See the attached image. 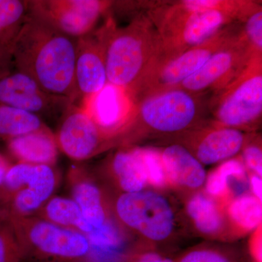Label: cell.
Returning a JSON list of instances; mask_svg holds the SVG:
<instances>
[{"label":"cell","instance_id":"14","mask_svg":"<svg viewBox=\"0 0 262 262\" xmlns=\"http://www.w3.org/2000/svg\"><path fill=\"white\" fill-rule=\"evenodd\" d=\"M248 134L210 121L174 137L177 138V144L185 147L205 166L235 158L242 151Z\"/></svg>","mask_w":262,"mask_h":262},{"label":"cell","instance_id":"27","mask_svg":"<svg viewBox=\"0 0 262 262\" xmlns=\"http://www.w3.org/2000/svg\"><path fill=\"white\" fill-rule=\"evenodd\" d=\"M148 186L160 192L168 189L166 174L160 148L140 147Z\"/></svg>","mask_w":262,"mask_h":262},{"label":"cell","instance_id":"7","mask_svg":"<svg viewBox=\"0 0 262 262\" xmlns=\"http://www.w3.org/2000/svg\"><path fill=\"white\" fill-rule=\"evenodd\" d=\"M114 219L125 231L155 248L168 241L175 229V214L167 198L158 191L117 194L113 198Z\"/></svg>","mask_w":262,"mask_h":262},{"label":"cell","instance_id":"24","mask_svg":"<svg viewBox=\"0 0 262 262\" xmlns=\"http://www.w3.org/2000/svg\"><path fill=\"white\" fill-rule=\"evenodd\" d=\"M34 216L58 227L80 232L88 237L95 231L84 218L77 203L71 198L53 195Z\"/></svg>","mask_w":262,"mask_h":262},{"label":"cell","instance_id":"12","mask_svg":"<svg viewBox=\"0 0 262 262\" xmlns=\"http://www.w3.org/2000/svg\"><path fill=\"white\" fill-rule=\"evenodd\" d=\"M255 56L241 27L237 37L213 55L199 70L186 79L178 89L191 94L215 93L234 80Z\"/></svg>","mask_w":262,"mask_h":262},{"label":"cell","instance_id":"30","mask_svg":"<svg viewBox=\"0 0 262 262\" xmlns=\"http://www.w3.org/2000/svg\"><path fill=\"white\" fill-rule=\"evenodd\" d=\"M241 158L248 173L256 174L262 178V149L261 138L248 134Z\"/></svg>","mask_w":262,"mask_h":262},{"label":"cell","instance_id":"20","mask_svg":"<svg viewBox=\"0 0 262 262\" xmlns=\"http://www.w3.org/2000/svg\"><path fill=\"white\" fill-rule=\"evenodd\" d=\"M186 213L194 229L203 237L215 241H232L225 207L204 190L192 193L185 203Z\"/></svg>","mask_w":262,"mask_h":262},{"label":"cell","instance_id":"11","mask_svg":"<svg viewBox=\"0 0 262 262\" xmlns=\"http://www.w3.org/2000/svg\"><path fill=\"white\" fill-rule=\"evenodd\" d=\"M55 135L59 151L77 162L91 159L116 148L113 138L75 103H72L60 117Z\"/></svg>","mask_w":262,"mask_h":262},{"label":"cell","instance_id":"18","mask_svg":"<svg viewBox=\"0 0 262 262\" xmlns=\"http://www.w3.org/2000/svg\"><path fill=\"white\" fill-rule=\"evenodd\" d=\"M106 181L117 194L139 192L147 188L145 170L139 146L117 148L96 173Z\"/></svg>","mask_w":262,"mask_h":262},{"label":"cell","instance_id":"10","mask_svg":"<svg viewBox=\"0 0 262 262\" xmlns=\"http://www.w3.org/2000/svg\"><path fill=\"white\" fill-rule=\"evenodd\" d=\"M113 2L29 0V13L66 35L77 39L96 29L100 19L110 14Z\"/></svg>","mask_w":262,"mask_h":262},{"label":"cell","instance_id":"25","mask_svg":"<svg viewBox=\"0 0 262 262\" xmlns=\"http://www.w3.org/2000/svg\"><path fill=\"white\" fill-rule=\"evenodd\" d=\"M29 11V0H0V46L11 49Z\"/></svg>","mask_w":262,"mask_h":262},{"label":"cell","instance_id":"23","mask_svg":"<svg viewBox=\"0 0 262 262\" xmlns=\"http://www.w3.org/2000/svg\"><path fill=\"white\" fill-rule=\"evenodd\" d=\"M232 239L251 233L262 222V202L251 193L234 196L225 206Z\"/></svg>","mask_w":262,"mask_h":262},{"label":"cell","instance_id":"8","mask_svg":"<svg viewBox=\"0 0 262 262\" xmlns=\"http://www.w3.org/2000/svg\"><path fill=\"white\" fill-rule=\"evenodd\" d=\"M234 24L199 46L171 56H159L131 96L134 103L142 98L178 89L213 55L233 41L241 32Z\"/></svg>","mask_w":262,"mask_h":262},{"label":"cell","instance_id":"31","mask_svg":"<svg viewBox=\"0 0 262 262\" xmlns=\"http://www.w3.org/2000/svg\"><path fill=\"white\" fill-rule=\"evenodd\" d=\"M242 24L243 33L251 51L262 56V8L253 12Z\"/></svg>","mask_w":262,"mask_h":262},{"label":"cell","instance_id":"29","mask_svg":"<svg viewBox=\"0 0 262 262\" xmlns=\"http://www.w3.org/2000/svg\"><path fill=\"white\" fill-rule=\"evenodd\" d=\"M0 262H22L18 241L4 219H0Z\"/></svg>","mask_w":262,"mask_h":262},{"label":"cell","instance_id":"4","mask_svg":"<svg viewBox=\"0 0 262 262\" xmlns=\"http://www.w3.org/2000/svg\"><path fill=\"white\" fill-rule=\"evenodd\" d=\"M4 220L14 232L22 262H100L83 234L36 216Z\"/></svg>","mask_w":262,"mask_h":262},{"label":"cell","instance_id":"21","mask_svg":"<svg viewBox=\"0 0 262 262\" xmlns=\"http://www.w3.org/2000/svg\"><path fill=\"white\" fill-rule=\"evenodd\" d=\"M7 141L17 163L56 166L59 149L56 135L47 125Z\"/></svg>","mask_w":262,"mask_h":262},{"label":"cell","instance_id":"33","mask_svg":"<svg viewBox=\"0 0 262 262\" xmlns=\"http://www.w3.org/2000/svg\"><path fill=\"white\" fill-rule=\"evenodd\" d=\"M261 225L251 232L248 242V251L252 262H262Z\"/></svg>","mask_w":262,"mask_h":262},{"label":"cell","instance_id":"3","mask_svg":"<svg viewBox=\"0 0 262 262\" xmlns=\"http://www.w3.org/2000/svg\"><path fill=\"white\" fill-rule=\"evenodd\" d=\"M201 95L181 89L142 98L117 138V148L134 146L148 136H178L206 123Z\"/></svg>","mask_w":262,"mask_h":262},{"label":"cell","instance_id":"9","mask_svg":"<svg viewBox=\"0 0 262 262\" xmlns=\"http://www.w3.org/2000/svg\"><path fill=\"white\" fill-rule=\"evenodd\" d=\"M60 182L56 166L13 164L0 184V219L34 216Z\"/></svg>","mask_w":262,"mask_h":262},{"label":"cell","instance_id":"1","mask_svg":"<svg viewBox=\"0 0 262 262\" xmlns=\"http://www.w3.org/2000/svg\"><path fill=\"white\" fill-rule=\"evenodd\" d=\"M76 42L77 39L29 13L12 46L13 66L45 91L75 103Z\"/></svg>","mask_w":262,"mask_h":262},{"label":"cell","instance_id":"34","mask_svg":"<svg viewBox=\"0 0 262 262\" xmlns=\"http://www.w3.org/2000/svg\"><path fill=\"white\" fill-rule=\"evenodd\" d=\"M12 66L11 49L0 46V77L10 72Z\"/></svg>","mask_w":262,"mask_h":262},{"label":"cell","instance_id":"19","mask_svg":"<svg viewBox=\"0 0 262 262\" xmlns=\"http://www.w3.org/2000/svg\"><path fill=\"white\" fill-rule=\"evenodd\" d=\"M160 152L169 188L190 194L204 187L206 169L185 147L174 143Z\"/></svg>","mask_w":262,"mask_h":262},{"label":"cell","instance_id":"28","mask_svg":"<svg viewBox=\"0 0 262 262\" xmlns=\"http://www.w3.org/2000/svg\"><path fill=\"white\" fill-rule=\"evenodd\" d=\"M174 262H237L232 253L222 248L199 246L187 250L174 258Z\"/></svg>","mask_w":262,"mask_h":262},{"label":"cell","instance_id":"15","mask_svg":"<svg viewBox=\"0 0 262 262\" xmlns=\"http://www.w3.org/2000/svg\"><path fill=\"white\" fill-rule=\"evenodd\" d=\"M67 179L71 198L94 230L102 228L114 220L113 196L101 184L95 172L83 165L75 164L69 169Z\"/></svg>","mask_w":262,"mask_h":262},{"label":"cell","instance_id":"32","mask_svg":"<svg viewBox=\"0 0 262 262\" xmlns=\"http://www.w3.org/2000/svg\"><path fill=\"white\" fill-rule=\"evenodd\" d=\"M118 262H174V258L165 256L155 248L139 243L129 248Z\"/></svg>","mask_w":262,"mask_h":262},{"label":"cell","instance_id":"36","mask_svg":"<svg viewBox=\"0 0 262 262\" xmlns=\"http://www.w3.org/2000/svg\"><path fill=\"white\" fill-rule=\"evenodd\" d=\"M12 165L13 164L10 163L4 156L0 154V184L3 182L7 172Z\"/></svg>","mask_w":262,"mask_h":262},{"label":"cell","instance_id":"16","mask_svg":"<svg viewBox=\"0 0 262 262\" xmlns=\"http://www.w3.org/2000/svg\"><path fill=\"white\" fill-rule=\"evenodd\" d=\"M108 83L103 24L77 39L75 84L77 101L97 94Z\"/></svg>","mask_w":262,"mask_h":262},{"label":"cell","instance_id":"13","mask_svg":"<svg viewBox=\"0 0 262 262\" xmlns=\"http://www.w3.org/2000/svg\"><path fill=\"white\" fill-rule=\"evenodd\" d=\"M0 103L44 117H61L70 98L50 94L29 75L15 70L0 77Z\"/></svg>","mask_w":262,"mask_h":262},{"label":"cell","instance_id":"5","mask_svg":"<svg viewBox=\"0 0 262 262\" xmlns=\"http://www.w3.org/2000/svg\"><path fill=\"white\" fill-rule=\"evenodd\" d=\"M149 18L160 42V56H171L206 42L222 30L239 24L220 10H193L182 1L158 7Z\"/></svg>","mask_w":262,"mask_h":262},{"label":"cell","instance_id":"6","mask_svg":"<svg viewBox=\"0 0 262 262\" xmlns=\"http://www.w3.org/2000/svg\"><path fill=\"white\" fill-rule=\"evenodd\" d=\"M212 123L244 132L258 128L262 115V56L223 89L213 93L208 104Z\"/></svg>","mask_w":262,"mask_h":262},{"label":"cell","instance_id":"26","mask_svg":"<svg viewBox=\"0 0 262 262\" xmlns=\"http://www.w3.org/2000/svg\"><path fill=\"white\" fill-rule=\"evenodd\" d=\"M46 126L42 118L0 103V138L6 141Z\"/></svg>","mask_w":262,"mask_h":262},{"label":"cell","instance_id":"17","mask_svg":"<svg viewBox=\"0 0 262 262\" xmlns=\"http://www.w3.org/2000/svg\"><path fill=\"white\" fill-rule=\"evenodd\" d=\"M83 108L100 128L117 139L130 121L134 104L126 91L113 84H106L101 91L81 101Z\"/></svg>","mask_w":262,"mask_h":262},{"label":"cell","instance_id":"22","mask_svg":"<svg viewBox=\"0 0 262 262\" xmlns=\"http://www.w3.org/2000/svg\"><path fill=\"white\" fill-rule=\"evenodd\" d=\"M234 182L248 184V171L241 156L220 163L207 173L204 192L225 207L235 196Z\"/></svg>","mask_w":262,"mask_h":262},{"label":"cell","instance_id":"2","mask_svg":"<svg viewBox=\"0 0 262 262\" xmlns=\"http://www.w3.org/2000/svg\"><path fill=\"white\" fill-rule=\"evenodd\" d=\"M108 83L131 98L160 53V37L149 15H138L126 27H117L112 16L103 24Z\"/></svg>","mask_w":262,"mask_h":262},{"label":"cell","instance_id":"35","mask_svg":"<svg viewBox=\"0 0 262 262\" xmlns=\"http://www.w3.org/2000/svg\"><path fill=\"white\" fill-rule=\"evenodd\" d=\"M248 185L253 196L262 201V179L256 174L248 173Z\"/></svg>","mask_w":262,"mask_h":262}]
</instances>
